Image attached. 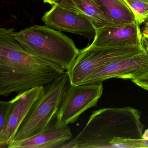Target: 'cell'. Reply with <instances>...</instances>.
<instances>
[{"mask_svg":"<svg viewBox=\"0 0 148 148\" xmlns=\"http://www.w3.org/2000/svg\"><path fill=\"white\" fill-rule=\"evenodd\" d=\"M131 10L135 20L141 25L148 17V0H123Z\"/></svg>","mask_w":148,"mask_h":148,"instance_id":"obj_14","label":"cell"},{"mask_svg":"<svg viewBox=\"0 0 148 148\" xmlns=\"http://www.w3.org/2000/svg\"><path fill=\"white\" fill-rule=\"evenodd\" d=\"M70 85L65 72L45 86L44 92L21 125L14 141L28 138L49 126L57 117L64 94Z\"/></svg>","mask_w":148,"mask_h":148,"instance_id":"obj_4","label":"cell"},{"mask_svg":"<svg viewBox=\"0 0 148 148\" xmlns=\"http://www.w3.org/2000/svg\"><path fill=\"white\" fill-rule=\"evenodd\" d=\"M14 35L15 39L28 52L64 72L79 53L71 39L46 25L30 27L15 32Z\"/></svg>","mask_w":148,"mask_h":148,"instance_id":"obj_3","label":"cell"},{"mask_svg":"<svg viewBox=\"0 0 148 148\" xmlns=\"http://www.w3.org/2000/svg\"><path fill=\"white\" fill-rule=\"evenodd\" d=\"M14 32L0 29V95L4 97L45 86L64 73L28 52Z\"/></svg>","mask_w":148,"mask_h":148,"instance_id":"obj_1","label":"cell"},{"mask_svg":"<svg viewBox=\"0 0 148 148\" xmlns=\"http://www.w3.org/2000/svg\"><path fill=\"white\" fill-rule=\"evenodd\" d=\"M103 91L102 83L69 86L64 94L55 122L59 127L77 121L90 108L95 107Z\"/></svg>","mask_w":148,"mask_h":148,"instance_id":"obj_6","label":"cell"},{"mask_svg":"<svg viewBox=\"0 0 148 148\" xmlns=\"http://www.w3.org/2000/svg\"><path fill=\"white\" fill-rule=\"evenodd\" d=\"M148 73V51L114 60L94 71L81 84H99L112 78L136 79Z\"/></svg>","mask_w":148,"mask_h":148,"instance_id":"obj_7","label":"cell"},{"mask_svg":"<svg viewBox=\"0 0 148 148\" xmlns=\"http://www.w3.org/2000/svg\"><path fill=\"white\" fill-rule=\"evenodd\" d=\"M42 20L46 26L54 30L82 35L89 40L96 33L95 27L86 17L59 5L53 6Z\"/></svg>","mask_w":148,"mask_h":148,"instance_id":"obj_8","label":"cell"},{"mask_svg":"<svg viewBox=\"0 0 148 148\" xmlns=\"http://www.w3.org/2000/svg\"><path fill=\"white\" fill-rule=\"evenodd\" d=\"M112 148H148V139L115 138L110 142Z\"/></svg>","mask_w":148,"mask_h":148,"instance_id":"obj_15","label":"cell"},{"mask_svg":"<svg viewBox=\"0 0 148 148\" xmlns=\"http://www.w3.org/2000/svg\"><path fill=\"white\" fill-rule=\"evenodd\" d=\"M58 5L86 17L95 30L106 27H119L94 0H62Z\"/></svg>","mask_w":148,"mask_h":148,"instance_id":"obj_12","label":"cell"},{"mask_svg":"<svg viewBox=\"0 0 148 148\" xmlns=\"http://www.w3.org/2000/svg\"><path fill=\"white\" fill-rule=\"evenodd\" d=\"M142 138L144 139H148V128L145 130L142 136Z\"/></svg>","mask_w":148,"mask_h":148,"instance_id":"obj_21","label":"cell"},{"mask_svg":"<svg viewBox=\"0 0 148 148\" xmlns=\"http://www.w3.org/2000/svg\"><path fill=\"white\" fill-rule=\"evenodd\" d=\"M145 51L142 42L137 45L106 47L90 45L79 50L76 59L66 71L70 84H80L94 71L108 63Z\"/></svg>","mask_w":148,"mask_h":148,"instance_id":"obj_5","label":"cell"},{"mask_svg":"<svg viewBox=\"0 0 148 148\" xmlns=\"http://www.w3.org/2000/svg\"><path fill=\"white\" fill-rule=\"evenodd\" d=\"M142 36L140 25L136 21L123 27H106L96 30L91 45L106 47L137 45L142 42Z\"/></svg>","mask_w":148,"mask_h":148,"instance_id":"obj_11","label":"cell"},{"mask_svg":"<svg viewBox=\"0 0 148 148\" xmlns=\"http://www.w3.org/2000/svg\"><path fill=\"white\" fill-rule=\"evenodd\" d=\"M142 35L148 37V17L144 22V27L142 32Z\"/></svg>","mask_w":148,"mask_h":148,"instance_id":"obj_19","label":"cell"},{"mask_svg":"<svg viewBox=\"0 0 148 148\" xmlns=\"http://www.w3.org/2000/svg\"><path fill=\"white\" fill-rule=\"evenodd\" d=\"M141 115L138 110L129 106L93 111L81 132L60 148H111L115 138H142L145 126Z\"/></svg>","mask_w":148,"mask_h":148,"instance_id":"obj_2","label":"cell"},{"mask_svg":"<svg viewBox=\"0 0 148 148\" xmlns=\"http://www.w3.org/2000/svg\"><path fill=\"white\" fill-rule=\"evenodd\" d=\"M12 105V100L0 102V136H2L5 129Z\"/></svg>","mask_w":148,"mask_h":148,"instance_id":"obj_16","label":"cell"},{"mask_svg":"<svg viewBox=\"0 0 148 148\" xmlns=\"http://www.w3.org/2000/svg\"><path fill=\"white\" fill-rule=\"evenodd\" d=\"M44 3H48L50 5L53 6L59 4L62 0H43Z\"/></svg>","mask_w":148,"mask_h":148,"instance_id":"obj_20","label":"cell"},{"mask_svg":"<svg viewBox=\"0 0 148 148\" xmlns=\"http://www.w3.org/2000/svg\"><path fill=\"white\" fill-rule=\"evenodd\" d=\"M119 27L136 22L131 9L123 0H94Z\"/></svg>","mask_w":148,"mask_h":148,"instance_id":"obj_13","label":"cell"},{"mask_svg":"<svg viewBox=\"0 0 148 148\" xmlns=\"http://www.w3.org/2000/svg\"><path fill=\"white\" fill-rule=\"evenodd\" d=\"M142 44L145 51H148V37L146 36H142Z\"/></svg>","mask_w":148,"mask_h":148,"instance_id":"obj_18","label":"cell"},{"mask_svg":"<svg viewBox=\"0 0 148 148\" xmlns=\"http://www.w3.org/2000/svg\"><path fill=\"white\" fill-rule=\"evenodd\" d=\"M138 86L148 90V73L142 77L131 80Z\"/></svg>","mask_w":148,"mask_h":148,"instance_id":"obj_17","label":"cell"},{"mask_svg":"<svg viewBox=\"0 0 148 148\" xmlns=\"http://www.w3.org/2000/svg\"><path fill=\"white\" fill-rule=\"evenodd\" d=\"M72 138L68 125L59 127L56 123H51L45 130L28 138L14 141L8 148H60Z\"/></svg>","mask_w":148,"mask_h":148,"instance_id":"obj_10","label":"cell"},{"mask_svg":"<svg viewBox=\"0 0 148 148\" xmlns=\"http://www.w3.org/2000/svg\"><path fill=\"white\" fill-rule=\"evenodd\" d=\"M45 86L36 87L18 94L13 105L5 129L0 136V148H8L31 109L42 95Z\"/></svg>","mask_w":148,"mask_h":148,"instance_id":"obj_9","label":"cell"}]
</instances>
